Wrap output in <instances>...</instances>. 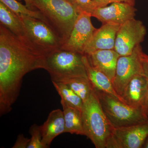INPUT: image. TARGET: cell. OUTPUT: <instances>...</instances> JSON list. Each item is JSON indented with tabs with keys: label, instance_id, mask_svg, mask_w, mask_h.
I'll list each match as a JSON object with an SVG mask.
<instances>
[{
	"label": "cell",
	"instance_id": "12",
	"mask_svg": "<svg viewBox=\"0 0 148 148\" xmlns=\"http://www.w3.org/2000/svg\"><path fill=\"white\" fill-rule=\"evenodd\" d=\"M121 25L106 23L96 29L84 51V54L101 50L114 49L116 34Z\"/></svg>",
	"mask_w": 148,
	"mask_h": 148
},
{
	"label": "cell",
	"instance_id": "2",
	"mask_svg": "<svg viewBox=\"0 0 148 148\" xmlns=\"http://www.w3.org/2000/svg\"><path fill=\"white\" fill-rule=\"evenodd\" d=\"M32 1L34 7L42 14L47 24L65 42L79 14L77 8L67 0Z\"/></svg>",
	"mask_w": 148,
	"mask_h": 148
},
{
	"label": "cell",
	"instance_id": "26",
	"mask_svg": "<svg viewBox=\"0 0 148 148\" xmlns=\"http://www.w3.org/2000/svg\"><path fill=\"white\" fill-rule=\"evenodd\" d=\"M141 108L144 114L148 117V82L147 90L141 104Z\"/></svg>",
	"mask_w": 148,
	"mask_h": 148
},
{
	"label": "cell",
	"instance_id": "5",
	"mask_svg": "<svg viewBox=\"0 0 148 148\" xmlns=\"http://www.w3.org/2000/svg\"><path fill=\"white\" fill-rule=\"evenodd\" d=\"M18 16L24 26V40L34 49L46 56L61 49L64 40L45 22L26 15Z\"/></svg>",
	"mask_w": 148,
	"mask_h": 148
},
{
	"label": "cell",
	"instance_id": "19",
	"mask_svg": "<svg viewBox=\"0 0 148 148\" xmlns=\"http://www.w3.org/2000/svg\"><path fill=\"white\" fill-rule=\"evenodd\" d=\"M60 82L66 84L71 88L82 99L83 103L88 99L93 90V86L88 78L85 77L73 78Z\"/></svg>",
	"mask_w": 148,
	"mask_h": 148
},
{
	"label": "cell",
	"instance_id": "28",
	"mask_svg": "<svg viewBox=\"0 0 148 148\" xmlns=\"http://www.w3.org/2000/svg\"><path fill=\"white\" fill-rule=\"evenodd\" d=\"M19 1H21V0H19ZM23 1H24L25 3V5L27 6L29 9L32 10H37L34 7L32 0H23Z\"/></svg>",
	"mask_w": 148,
	"mask_h": 148
},
{
	"label": "cell",
	"instance_id": "27",
	"mask_svg": "<svg viewBox=\"0 0 148 148\" xmlns=\"http://www.w3.org/2000/svg\"><path fill=\"white\" fill-rule=\"evenodd\" d=\"M142 63L143 74L148 79V55L144 53L142 55Z\"/></svg>",
	"mask_w": 148,
	"mask_h": 148
},
{
	"label": "cell",
	"instance_id": "17",
	"mask_svg": "<svg viewBox=\"0 0 148 148\" xmlns=\"http://www.w3.org/2000/svg\"><path fill=\"white\" fill-rule=\"evenodd\" d=\"M65 120V133L85 135L82 111L61 101Z\"/></svg>",
	"mask_w": 148,
	"mask_h": 148
},
{
	"label": "cell",
	"instance_id": "1",
	"mask_svg": "<svg viewBox=\"0 0 148 148\" xmlns=\"http://www.w3.org/2000/svg\"><path fill=\"white\" fill-rule=\"evenodd\" d=\"M45 56L0 24V114L8 113L18 98L22 79L44 69Z\"/></svg>",
	"mask_w": 148,
	"mask_h": 148
},
{
	"label": "cell",
	"instance_id": "11",
	"mask_svg": "<svg viewBox=\"0 0 148 148\" xmlns=\"http://www.w3.org/2000/svg\"><path fill=\"white\" fill-rule=\"evenodd\" d=\"M136 11L134 6L129 4L115 2L108 6L96 7L90 14L103 24L112 23L121 25L135 18Z\"/></svg>",
	"mask_w": 148,
	"mask_h": 148
},
{
	"label": "cell",
	"instance_id": "29",
	"mask_svg": "<svg viewBox=\"0 0 148 148\" xmlns=\"http://www.w3.org/2000/svg\"><path fill=\"white\" fill-rule=\"evenodd\" d=\"M143 148H148V138L143 146Z\"/></svg>",
	"mask_w": 148,
	"mask_h": 148
},
{
	"label": "cell",
	"instance_id": "15",
	"mask_svg": "<svg viewBox=\"0 0 148 148\" xmlns=\"http://www.w3.org/2000/svg\"><path fill=\"white\" fill-rule=\"evenodd\" d=\"M40 127L43 144L46 148H49L54 138L65 133L63 111L59 109L51 111L47 120Z\"/></svg>",
	"mask_w": 148,
	"mask_h": 148
},
{
	"label": "cell",
	"instance_id": "25",
	"mask_svg": "<svg viewBox=\"0 0 148 148\" xmlns=\"http://www.w3.org/2000/svg\"><path fill=\"white\" fill-rule=\"evenodd\" d=\"M30 139L25 138L23 134L18 136L12 148H27L30 143Z\"/></svg>",
	"mask_w": 148,
	"mask_h": 148
},
{
	"label": "cell",
	"instance_id": "20",
	"mask_svg": "<svg viewBox=\"0 0 148 148\" xmlns=\"http://www.w3.org/2000/svg\"><path fill=\"white\" fill-rule=\"evenodd\" d=\"M51 82L56 90L61 97V101L82 111L83 101L71 88L63 82Z\"/></svg>",
	"mask_w": 148,
	"mask_h": 148
},
{
	"label": "cell",
	"instance_id": "14",
	"mask_svg": "<svg viewBox=\"0 0 148 148\" xmlns=\"http://www.w3.org/2000/svg\"><path fill=\"white\" fill-rule=\"evenodd\" d=\"M148 79L144 75H136L130 80L121 96L122 100L128 106L141 108L142 102L145 94Z\"/></svg>",
	"mask_w": 148,
	"mask_h": 148
},
{
	"label": "cell",
	"instance_id": "7",
	"mask_svg": "<svg viewBox=\"0 0 148 148\" xmlns=\"http://www.w3.org/2000/svg\"><path fill=\"white\" fill-rule=\"evenodd\" d=\"M148 138V118L126 127L113 128L107 148H142Z\"/></svg>",
	"mask_w": 148,
	"mask_h": 148
},
{
	"label": "cell",
	"instance_id": "23",
	"mask_svg": "<svg viewBox=\"0 0 148 148\" xmlns=\"http://www.w3.org/2000/svg\"><path fill=\"white\" fill-rule=\"evenodd\" d=\"M77 8L79 13L86 12L91 13L95 8L91 0H67Z\"/></svg>",
	"mask_w": 148,
	"mask_h": 148
},
{
	"label": "cell",
	"instance_id": "9",
	"mask_svg": "<svg viewBox=\"0 0 148 148\" xmlns=\"http://www.w3.org/2000/svg\"><path fill=\"white\" fill-rule=\"evenodd\" d=\"M147 30L143 22L135 18L121 25L116 38L114 50L120 56L129 55L144 41Z\"/></svg>",
	"mask_w": 148,
	"mask_h": 148
},
{
	"label": "cell",
	"instance_id": "10",
	"mask_svg": "<svg viewBox=\"0 0 148 148\" xmlns=\"http://www.w3.org/2000/svg\"><path fill=\"white\" fill-rule=\"evenodd\" d=\"M91 17L88 12L79 13L71 34L61 49L84 55L86 47L96 30L92 25Z\"/></svg>",
	"mask_w": 148,
	"mask_h": 148
},
{
	"label": "cell",
	"instance_id": "16",
	"mask_svg": "<svg viewBox=\"0 0 148 148\" xmlns=\"http://www.w3.org/2000/svg\"><path fill=\"white\" fill-rule=\"evenodd\" d=\"M82 60L86 70L88 78L93 88L111 94L122 101L121 97L115 90L112 81L105 74L91 65L87 56L85 54L83 55Z\"/></svg>",
	"mask_w": 148,
	"mask_h": 148
},
{
	"label": "cell",
	"instance_id": "21",
	"mask_svg": "<svg viewBox=\"0 0 148 148\" xmlns=\"http://www.w3.org/2000/svg\"><path fill=\"white\" fill-rule=\"evenodd\" d=\"M0 1L18 16L23 15L34 17L44 21L47 24L45 18L39 11L31 10L16 0H0Z\"/></svg>",
	"mask_w": 148,
	"mask_h": 148
},
{
	"label": "cell",
	"instance_id": "18",
	"mask_svg": "<svg viewBox=\"0 0 148 148\" xmlns=\"http://www.w3.org/2000/svg\"><path fill=\"white\" fill-rule=\"evenodd\" d=\"M1 24L21 39L25 38L23 23L18 15L0 1Z\"/></svg>",
	"mask_w": 148,
	"mask_h": 148
},
{
	"label": "cell",
	"instance_id": "4",
	"mask_svg": "<svg viewBox=\"0 0 148 148\" xmlns=\"http://www.w3.org/2000/svg\"><path fill=\"white\" fill-rule=\"evenodd\" d=\"M83 55L59 49L45 56L44 69L50 75L51 81L61 82L73 78L88 77Z\"/></svg>",
	"mask_w": 148,
	"mask_h": 148
},
{
	"label": "cell",
	"instance_id": "6",
	"mask_svg": "<svg viewBox=\"0 0 148 148\" xmlns=\"http://www.w3.org/2000/svg\"><path fill=\"white\" fill-rule=\"evenodd\" d=\"M93 89L107 119L114 128L137 124L148 118L141 108H133L114 95Z\"/></svg>",
	"mask_w": 148,
	"mask_h": 148
},
{
	"label": "cell",
	"instance_id": "3",
	"mask_svg": "<svg viewBox=\"0 0 148 148\" xmlns=\"http://www.w3.org/2000/svg\"><path fill=\"white\" fill-rule=\"evenodd\" d=\"M85 136L96 148H107L113 127L103 111L93 89L88 99L83 103L82 110Z\"/></svg>",
	"mask_w": 148,
	"mask_h": 148
},
{
	"label": "cell",
	"instance_id": "8",
	"mask_svg": "<svg viewBox=\"0 0 148 148\" xmlns=\"http://www.w3.org/2000/svg\"><path fill=\"white\" fill-rule=\"evenodd\" d=\"M143 53L140 45L135 48L131 54L119 56L112 84L121 97L125 86L133 77L140 74L144 75L142 63Z\"/></svg>",
	"mask_w": 148,
	"mask_h": 148
},
{
	"label": "cell",
	"instance_id": "13",
	"mask_svg": "<svg viewBox=\"0 0 148 148\" xmlns=\"http://www.w3.org/2000/svg\"><path fill=\"white\" fill-rule=\"evenodd\" d=\"M87 56L92 66L105 74L112 82L120 55L114 49L96 51Z\"/></svg>",
	"mask_w": 148,
	"mask_h": 148
},
{
	"label": "cell",
	"instance_id": "24",
	"mask_svg": "<svg viewBox=\"0 0 148 148\" xmlns=\"http://www.w3.org/2000/svg\"><path fill=\"white\" fill-rule=\"evenodd\" d=\"M95 5V7H103L112 3L115 2L125 3L134 6L135 0H91Z\"/></svg>",
	"mask_w": 148,
	"mask_h": 148
},
{
	"label": "cell",
	"instance_id": "22",
	"mask_svg": "<svg viewBox=\"0 0 148 148\" xmlns=\"http://www.w3.org/2000/svg\"><path fill=\"white\" fill-rule=\"evenodd\" d=\"M29 132L31 138L27 148H46L42 142L40 126L34 123L30 127Z\"/></svg>",
	"mask_w": 148,
	"mask_h": 148
}]
</instances>
